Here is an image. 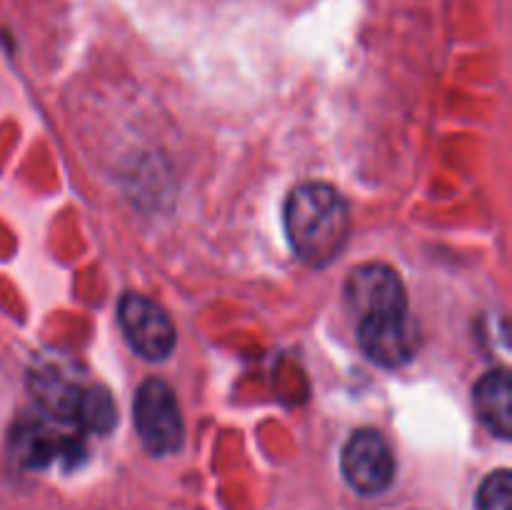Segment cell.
<instances>
[{
  "instance_id": "8",
  "label": "cell",
  "mask_w": 512,
  "mask_h": 510,
  "mask_svg": "<svg viewBox=\"0 0 512 510\" xmlns=\"http://www.w3.org/2000/svg\"><path fill=\"white\" fill-rule=\"evenodd\" d=\"M33 393L50 415L75 420L83 385H78L68 375L58 373V370H45V373H38L33 378Z\"/></svg>"
},
{
  "instance_id": "10",
  "label": "cell",
  "mask_w": 512,
  "mask_h": 510,
  "mask_svg": "<svg viewBox=\"0 0 512 510\" xmlns=\"http://www.w3.org/2000/svg\"><path fill=\"white\" fill-rule=\"evenodd\" d=\"M43 428H28L15 435V458L28 468H40L58 455V443Z\"/></svg>"
},
{
  "instance_id": "4",
  "label": "cell",
  "mask_w": 512,
  "mask_h": 510,
  "mask_svg": "<svg viewBox=\"0 0 512 510\" xmlns=\"http://www.w3.org/2000/svg\"><path fill=\"white\" fill-rule=\"evenodd\" d=\"M340 465L350 488L363 495L383 493L395 478L393 450L378 430H358L350 435Z\"/></svg>"
},
{
  "instance_id": "6",
  "label": "cell",
  "mask_w": 512,
  "mask_h": 510,
  "mask_svg": "<svg viewBox=\"0 0 512 510\" xmlns=\"http://www.w3.org/2000/svg\"><path fill=\"white\" fill-rule=\"evenodd\" d=\"M358 340L370 360L385 365V368H398L415 358L420 333L408 313H395L360 320Z\"/></svg>"
},
{
  "instance_id": "1",
  "label": "cell",
  "mask_w": 512,
  "mask_h": 510,
  "mask_svg": "<svg viewBox=\"0 0 512 510\" xmlns=\"http://www.w3.org/2000/svg\"><path fill=\"white\" fill-rule=\"evenodd\" d=\"M285 230L298 258L323 268L348 245L350 208L343 195L330 185L303 183L288 195Z\"/></svg>"
},
{
  "instance_id": "5",
  "label": "cell",
  "mask_w": 512,
  "mask_h": 510,
  "mask_svg": "<svg viewBox=\"0 0 512 510\" xmlns=\"http://www.w3.org/2000/svg\"><path fill=\"white\" fill-rule=\"evenodd\" d=\"M120 328L138 355L163 360L175 345V328L168 313L143 295L128 293L118 305Z\"/></svg>"
},
{
  "instance_id": "7",
  "label": "cell",
  "mask_w": 512,
  "mask_h": 510,
  "mask_svg": "<svg viewBox=\"0 0 512 510\" xmlns=\"http://www.w3.org/2000/svg\"><path fill=\"white\" fill-rule=\"evenodd\" d=\"M473 405L485 428L498 438L508 440L512 433V388L505 368L490 370L475 383Z\"/></svg>"
},
{
  "instance_id": "2",
  "label": "cell",
  "mask_w": 512,
  "mask_h": 510,
  "mask_svg": "<svg viewBox=\"0 0 512 510\" xmlns=\"http://www.w3.org/2000/svg\"><path fill=\"white\" fill-rule=\"evenodd\" d=\"M135 428L153 455H168L183 445V418L168 383L145 380L135 395Z\"/></svg>"
},
{
  "instance_id": "9",
  "label": "cell",
  "mask_w": 512,
  "mask_h": 510,
  "mask_svg": "<svg viewBox=\"0 0 512 510\" xmlns=\"http://www.w3.org/2000/svg\"><path fill=\"white\" fill-rule=\"evenodd\" d=\"M75 420L93 433H108L115 425V403L113 395L103 385H88L83 388L75 410Z\"/></svg>"
},
{
  "instance_id": "3",
  "label": "cell",
  "mask_w": 512,
  "mask_h": 510,
  "mask_svg": "<svg viewBox=\"0 0 512 510\" xmlns=\"http://www.w3.org/2000/svg\"><path fill=\"white\" fill-rule=\"evenodd\" d=\"M345 298L360 320L408 313V298L400 275L390 265L363 263L350 270Z\"/></svg>"
},
{
  "instance_id": "11",
  "label": "cell",
  "mask_w": 512,
  "mask_h": 510,
  "mask_svg": "<svg viewBox=\"0 0 512 510\" xmlns=\"http://www.w3.org/2000/svg\"><path fill=\"white\" fill-rule=\"evenodd\" d=\"M478 510H512V478L508 470L488 475L475 498Z\"/></svg>"
}]
</instances>
